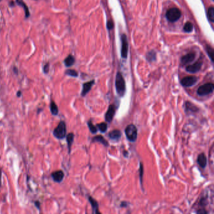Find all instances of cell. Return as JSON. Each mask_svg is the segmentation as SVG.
Segmentation results:
<instances>
[{
    "label": "cell",
    "mask_w": 214,
    "mask_h": 214,
    "mask_svg": "<svg viewBox=\"0 0 214 214\" xmlns=\"http://www.w3.org/2000/svg\"><path fill=\"white\" fill-rule=\"evenodd\" d=\"M115 86L117 94L120 97H123L126 92V83L122 74L120 72L117 73Z\"/></svg>",
    "instance_id": "1"
},
{
    "label": "cell",
    "mask_w": 214,
    "mask_h": 214,
    "mask_svg": "<svg viewBox=\"0 0 214 214\" xmlns=\"http://www.w3.org/2000/svg\"><path fill=\"white\" fill-rule=\"evenodd\" d=\"M54 136L58 139H63L67 135V126L64 121H61L53 131Z\"/></svg>",
    "instance_id": "2"
},
{
    "label": "cell",
    "mask_w": 214,
    "mask_h": 214,
    "mask_svg": "<svg viewBox=\"0 0 214 214\" xmlns=\"http://www.w3.org/2000/svg\"><path fill=\"white\" fill-rule=\"evenodd\" d=\"M125 134L129 141H136L138 138V129L136 126L133 124H129L125 129Z\"/></svg>",
    "instance_id": "3"
},
{
    "label": "cell",
    "mask_w": 214,
    "mask_h": 214,
    "mask_svg": "<svg viewBox=\"0 0 214 214\" xmlns=\"http://www.w3.org/2000/svg\"><path fill=\"white\" fill-rule=\"evenodd\" d=\"M214 89V85L212 83H206L201 86L197 89L196 93L200 96H205L213 92Z\"/></svg>",
    "instance_id": "4"
},
{
    "label": "cell",
    "mask_w": 214,
    "mask_h": 214,
    "mask_svg": "<svg viewBox=\"0 0 214 214\" xmlns=\"http://www.w3.org/2000/svg\"><path fill=\"white\" fill-rule=\"evenodd\" d=\"M181 12L176 8H173L168 10L166 13V17L170 22H175L181 17Z\"/></svg>",
    "instance_id": "5"
},
{
    "label": "cell",
    "mask_w": 214,
    "mask_h": 214,
    "mask_svg": "<svg viewBox=\"0 0 214 214\" xmlns=\"http://www.w3.org/2000/svg\"><path fill=\"white\" fill-rule=\"evenodd\" d=\"M198 81V79L195 76H187L183 78L181 81V84L185 87H191L195 85Z\"/></svg>",
    "instance_id": "6"
},
{
    "label": "cell",
    "mask_w": 214,
    "mask_h": 214,
    "mask_svg": "<svg viewBox=\"0 0 214 214\" xmlns=\"http://www.w3.org/2000/svg\"><path fill=\"white\" fill-rule=\"evenodd\" d=\"M185 111L187 114H193L199 111V108L190 101H186L185 104Z\"/></svg>",
    "instance_id": "7"
},
{
    "label": "cell",
    "mask_w": 214,
    "mask_h": 214,
    "mask_svg": "<svg viewBox=\"0 0 214 214\" xmlns=\"http://www.w3.org/2000/svg\"><path fill=\"white\" fill-rule=\"evenodd\" d=\"M116 107L114 104H111L109 106L108 109L105 114V119L107 123L112 122L113 117L116 112Z\"/></svg>",
    "instance_id": "8"
},
{
    "label": "cell",
    "mask_w": 214,
    "mask_h": 214,
    "mask_svg": "<svg viewBox=\"0 0 214 214\" xmlns=\"http://www.w3.org/2000/svg\"><path fill=\"white\" fill-rule=\"evenodd\" d=\"M122 47H121V56L123 58H126L128 56V44L127 42V38L125 35H123L121 37Z\"/></svg>",
    "instance_id": "9"
},
{
    "label": "cell",
    "mask_w": 214,
    "mask_h": 214,
    "mask_svg": "<svg viewBox=\"0 0 214 214\" xmlns=\"http://www.w3.org/2000/svg\"><path fill=\"white\" fill-rule=\"evenodd\" d=\"M202 64V62L198 61L192 65H188L186 67V70L190 73H196L201 69Z\"/></svg>",
    "instance_id": "10"
},
{
    "label": "cell",
    "mask_w": 214,
    "mask_h": 214,
    "mask_svg": "<svg viewBox=\"0 0 214 214\" xmlns=\"http://www.w3.org/2000/svg\"><path fill=\"white\" fill-rule=\"evenodd\" d=\"M64 173L62 170H57L51 173V176L53 180L57 183H61L64 178Z\"/></svg>",
    "instance_id": "11"
},
{
    "label": "cell",
    "mask_w": 214,
    "mask_h": 214,
    "mask_svg": "<svg viewBox=\"0 0 214 214\" xmlns=\"http://www.w3.org/2000/svg\"><path fill=\"white\" fill-rule=\"evenodd\" d=\"M95 81L94 80H92L91 81H89V82H86L84 84H83V86H82V91L81 92V96L84 97L86 96L87 93L91 91L92 86L94 85Z\"/></svg>",
    "instance_id": "12"
},
{
    "label": "cell",
    "mask_w": 214,
    "mask_h": 214,
    "mask_svg": "<svg viewBox=\"0 0 214 214\" xmlns=\"http://www.w3.org/2000/svg\"><path fill=\"white\" fill-rule=\"evenodd\" d=\"M197 163L198 164V165L203 169H204L206 166V163H207V159H206V156L205 154L204 153H201V154H200L198 157H197Z\"/></svg>",
    "instance_id": "13"
},
{
    "label": "cell",
    "mask_w": 214,
    "mask_h": 214,
    "mask_svg": "<svg viewBox=\"0 0 214 214\" xmlns=\"http://www.w3.org/2000/svg\"><path fill=\"white\" fill-rule=\"evenodd\" d=\"M195 54L194 53H190L184 55L181 58V62L183 65H186L192 62L195 59Z\"/></svg>",
    "instance_id": "14"
},
{
    "label": "cell",
    "mask_w": 214,
    "mask_h": 214,
    "mask_svg": "<svg viewBox=\"0 0 214 214\" xmlns=\"http://www.w3.org/2000/svg\"><path fill=\"white\" fill-rule=\"evenodd\" d=\"M122 133L121 132L120 130L118 129H114L112 131H111L109 133L108 136L109 137V138L112 140H115V141H118L121 137Z\"/></svg>",
    "instance_id": "15"
},
{
    "label": "cell",
    "mask_w": 214,
    "mask_h": 214,
    "mask_svg": "<svg viewBox=\"0 0 214 214\" xmlns=\"http://www.w3.org/2000/svg\"><path fill=\"white\" fill-rule=\"evenodd\" d=\"M92 143H101L102 144H103L104 146L107 147L109 146V143L107 142V141L101 135H98L96 136L95 137H94L92 139Z\"/></svg>",
    "instance_id": "16"
},
{
    "label": "cell",
    "mask_w": 214,
    "mask_h": 214,
    "mask_svg": "<svg viewBox=\"0 0 214 214\" xmlns=\"http://www.w3.org/2000/svg\"><path fill=\"white\" fill-rule=\"evenodd\" d=\"M89 202L92 206L93 213H97V214L101 213V212L99 211V204H98L97 201L91 196H89Z\"/></svg>",
    "instance_id": "17"
},
{
    "label": "cell",
    "mask_w": 214,
    "mask_h": 214,
    "mask_svg": "<svg viewBox=\"0 0 214 214\" xmlns=\"http://www.w3.org/2000/svg\"><path fill=\"white\" fill-rule=\"evenodd\" d=\"M16 3L23 8L25 14V18H29L30 16V13L27 4L23 2V0H16Z\"/></svg>",
    "instance_id": "18"
},
{
    "label": "cell",
    "mask_w": 214,
    "mask_h": 214,
    "mask_svg": "<svg viewBox=\"0 0 214 214\" xmlns=\"http://www.w3.org/2000/svg\"><path fill=\"white\" fill-rule=\"evenodd\" d=\"M66 140L67 142V146L69 149V153H70L71 151V148L72 143L74 142V134L73 133H70L66 135Z\"/></svg>",
    "instance_id": "19"
},
{
    "label": "cell",
    "mask_w": 214,
    "mask_h": 214,
    "mask_svg": "<svg viewBox=\"0 0 214 214\" xmlns=\"http://www.w3.org/2000/svg\"><path fill=\"white\" fill-rule=\"evenodd\" d=\"M50 112L51 114L54 116H57L59 114V108L56 103L54 101H52L50 102Z\"/></svg>",
    "instance_id": "20"
},
{
    "label": "cell",
    "mask_w": 214,
    "mask_h": 214,
    "mask_svg": "<svg viewBox=\"0 0 214 214\" xmlns=\"http://www.w3.org/2000/svg\"><path fill=\"white\" fill-rule=\"evenodd\" d=\"M75 63V58L72 55H69L64 60V64L66 67H69L72 66Z\"/></svg>",
    "instance_id": "21"
},
{
    "label": "cell",
    "mask_w": 214,
    "mask_h": 214,
    "mask_svg": "<svg viewBox=\"0 0 214 214\" xmlns=\"http://www.w3.org/2000/svg\"><path fill=\"white\" fill-rule=\"evenodd\" d=\"M207 16L208 20L211 22H214V8L213 7H211L208 8V12H207Z\"/></svg>",
    "instance_id": "22"
},
{
    "label": "cell",
    "mask_w": 214,
    "mask_h": 214,
    "mask_svg": "<svg viewBox=\"0 0 214 214\" xmlns=\"http://www.w3.org/2000/svg\"><path fill=\"white\" fill-rule=\"evenodd\" d=\"M87 125H88V127L89 128V130L92 133V134H96L97 132V128H96V126L94 125V124L92 123V120H89L88 122H87Z\"/></svg>",
    "instance_id": "23"
},
{
    "label": "cell",
    "mask_w": 214,
    "mask_h": 214,
    "mask_svg": "<svg viewBox=\"0 0 214 214\" xmlns=\"http://www.w3.org/2000/svg\"><path fill=\"white\" fill-rule=\"evenodd\" d=\"M97 127L98 128L99 130L102 133H106L107 130V124L106 123H101L100 124H97Z\"/></svg>",
    "instance_id": "24"
},
{
    "label": "cell",
    "mask_w": 214,
    "mask_h": 214,
    "mask_svg": "<svg viewBox=\"0 0 214 214\" xmlns=\"http://www.w3.org/2000/svg\"><path fill=\"white\" fill-rule=\"evenodd\" d=\"M65 74L73 77H78V72L73 69H68L65 71Z\"/></svg>",
    "instance_id": "25"
},
{
    "label": "cell",
    "mask_w": 214,
    "mask_h": 214,
    "mask_svg": "<svg viewBox=\"0 0 214 214\" xmlns=\"http://www.w3.org/2000/svg\"><path fill=\"white\" fill-rule=\"evenodd\" d=\"M193 25L190 22H187L185 23L184 27H183V30L185 32H191L193 30Z\"/></svg>",
    "instance_id": "26"
},
{
    "label": "cell",
    "mask_w": 214,
    "mask_h": 214,
    "mask_svg": "<svg viewBox=\"0 0 214 214\" xmlns=\"http://www.w3.org/2000/svg\"><path fill=\"white\" fill-rule=\"evenodd\" d=\"M147 59L149 62L154 61L156 59V53L153 50L148 52L147 54Z\"/></svg>",
    "instance_id": "27"
},
{
    "label": "cell",
    "mask_w": 214,
    "mask_h": 214,
    "mask_svg": "<svg viewBox=\"0 0 214 214\" xmlns=\"http://www.w3.org/2000/svg\"><path fill=\"white\" fill-rule=\"evenodd\" d=\"M206 52H207L210 60L212 62H213V49L211 47L207 45L206 47Z\"/></svg>",
    "instance_id": "28"
},
{
    "label": "cell",
    "mask_w": 214,
    "mask_h": 214,
    "mask_svg": "<svg viewBox=\"0 0 214 214\" xmlns=\"http://www.w3.org/2000/svg\"><path fill=\"white\" fill-rule=\"evenodd\" d=\"M143 174H144V166H143V163L141 162L139 164V178H140V183H141V186L143 185Z\"/></svg>",
    "instance_id": "29"
},
{
    "label": "cell",
    "mask_w": 214,
    "mask_h": 214,
    "mask_svg": "<svg viewBox=\"0 0 214 214\" xmlns=\"http://www.w3.org/2000/svg\"><path fill=\"white\" fill-rule=\"evenodd\" d=\"M207 203H208L207 200H206V198H204V197L202 198H201V200H200V202H199L200 205L201 206H203V207H204V206H205L206 205H207Z\"/></svg>",
    "instance_id": "30"
},
{
    "label": "cell",
    "mask_w": 214,
    "mask_h": 214,
    "mask_svg": "<svg viewBox=\"0 0 214 214\" xmlns=\"http://www.w3.org/2000/svg\"><path fill=\"white\" fill-rule=\"evenodd\" d=\"M49 69H50V64L48 62L44 67V73L45 74H48L49 72Z\"/></svg>",
    "instance_id": "31"
},
{
    "label": "cell",
    "mask_w": 214,
    "mask_h": 214,
    "mask_svg": "<svg viewBox=\"0 0 214 214\" xmlns=\"http://www.w3.org/2000/svg\"><path fill=\"white\" fill-rule=\"evenodd\" d=\"M196 213L198 214H207L208 211L205 208H201V209H198L196 211Z\"/></svg>",
    "instance_id": "32"
},
{
    "label": "cell",
    "mask_w": 214,
    "mask_h": 214,
    "mask_svg": "<svg viewBox=\"0 0 214 214\" xmlns=\"http://www.w3.org/2000/svg\"><path fill=\"white\" fill-rule=\"evenodd\" d=\"M113 26H114V24H113V23H112V21H109V22L107 23V29H108L109 30L112 29Z\"/></svg>",
    "instance_id": "33"
},
{
    "label": "cell",
    "mask_w": 214,
    "mask_h": 214,
    "mask_svg": "<svg viewBox=\"0 0 214 214\" xmlns=\"http://www.w3.org/2000/svg\"><path fill=\"white\" fill-rule=\"evenodd\" d=\"M35 206L39 209V210H40V205H41V203H40V202L39 201H38V200H37V201H35Z\"/></svg>",
    "instance_id": "34"
},
{
    "label": "cell",
    "mask_w": 214,
    "mask_h": 214,
    "mask_svg": "<svg viewBox=\"0 0 214 214\" xmlns=\"http://www.w3.org/2000/svg\"><path fill=\"white\" fill-rule=\"evenodd\" d=\"M129 203L126 201H122L121 203V207H127L128 206Z\"/></svg>",
    "instance_id": "35"
},
{
    "label": "cell",
    "mask_w": 214,
    "mask_h": 214,
    "mask_svg": "<svg viewBox=\"0 0 214 214\" xmlns=\"http://www.w3.org/2000/svg\"><path fill=\"white\" fill-rule=\"evenodd\" d=\"M123 155H124V157L128 158V156H129V153H128V151H126V150H124V151H123Z\"/></svg>",
    "instance_id": "36"
},
{
    "label": "cell",
    "mask_w": 214,
    "mask_h": 214,
    "mask_svg": "<svg viewBox=\"0 0 214 214\" xmlns=\"http://www.w3.org/2000/svg\"><path fill=\"white\" fill-rule=\"evenodd\" d=\"M2 169L0 168V186H2Z\"/></svg>",
    "instance_id": "37"
},
{
    "label": "cell",
    "mask_w": 214,
    "mask_h": 214,
    "mask_svg": "<svg viewBox=\"0 0 214 214\" xmlns=\"http://www.w3.org/2000/svg\"><path fill=\"white\" fill-rule=\"evenodd\" d=\"M13 72H14V73H15V74L18 75V69H17L16 67H13Z\"/></svg>",
    "instance_id": "38"
},
{
    "label": "cell",
    "mask_w": 214,
    "mask_h": 214,
    "mask_svg": "<svg viewBox=\"0 0 214 214\" xmlns=\"http://www.w3.org/2000/svg\"><path fill=\"white\" fill-rule=\"evenodd\" d=\"M22 91H18V92H17V97H20L22 96Z\"/></svg>",
    "instance_id": "39"
},
{
    "label": "cell",
    "mask_w": 214,
    "mask_h": 214,
    "mask_svg": "<svg viewBox=\"0 0 214 214\" xmlns=\"http://www.w3.org/2000/svg\"><path fill=\"white\" fill-rule=\"evenodd\" d=\"M10 7H14V6H15V3H14L13 2H12L10 3Z\"/></svg>",
    "instance_id": "40"
},
{
    "label": "cell",
    "mask_w": 214,
    "mask_h": 214,
    "mask_svg": "<svg viewBox=\"0 0 214 214\" xmlns=\"http://www.w3.org/2000/svg\"><path fill=\"white\" fill-rule=\"evenodd\" d=\"M2 0H0V2H2Z\"/></svg>",
    "instance_id": "41"
}]
</instances>
